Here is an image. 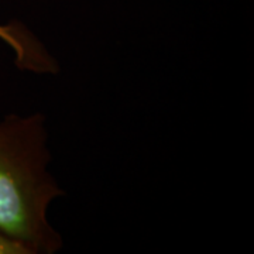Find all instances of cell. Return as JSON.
I'll list each match as a JSON object with an SVG mask.
<instances>
[{"label":"cell","mask_w":254,"mask_h":254,"mask_svg":"<svg viewBox=\"0 0 254 254\" xmlns=\"http://www.w3.org/2000/svg\"><path fill=\"white\" fill-rule=\"evenodd\" d=\"M46 116L7 115L0 122V233L27 254H53L63 246L48 220L64 190L48 171Z\"/></svg>","instance_id":"obj_1"},{"label":"cell","mask_w":254,"mask_h":254,"mask_svg":"<svg viewBox=\"0 0 254 254\" xmlns=\"http://www.w3.org/2000/svg\"><path fill=\"white\" fill-rule=\"evenodd\" d=\"M0 40L13 51L20 69L40 73L58 71L54 58L24 26L18 23L0 24Z\"/></svg>","instance_id":"obj_2"},{"label":"cell","mask_w":254,"mask_h":254,"mask_svg":"<svg viewBox=\"0 0 254 254\" xmlns=\"http://www.w3.org/2000/svg\"><path fill=\"white\" fill-rule=\"evenodd\" d=\"M0 254H27V252L16 242L0 233Z\"/></svg>","instance_id":"obj_3"}]
</instances>
